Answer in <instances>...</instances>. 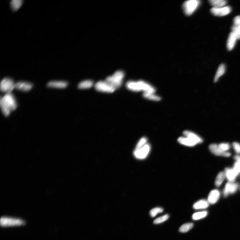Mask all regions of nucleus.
Instances as JSON below:
<instances>
[{"instance_id":"f3484780","label":"nucleus","mask_w":240,"mask_h":240,"mask_svg":"<svg viewBox=\"0 0 240 240\" xmlns=\"http://www.w3.org/2000/svg\"><path fill=\"white\" fill-rule=\"evenodd\" d=\"M183 135L185 137H187L195 142L196 144H200L203 142V140L197 134L189 131H184Z\"/></svg>"},{"instance_id":"5701e85b","label":"nucleus","mask_w":240,"mask_h":240,"mask_svg":"<svg viewBox=\"0 0 240 240\" xmlns=\"http://www.w3.org/2000/svg\"><path fill=\"white\" fill-rule=\"evenodd\" d=\"M225 172H221L218 174L215 181V185L217 187H219L223 183L226 177Z\"/></svg>"},{"instance_id":"2eb2a0df","label":"nucleus","mask_w":240,"mask_h":240,"mask_svg":"<svg viewBox=\"0 0 240 240\" xmlns=\"http://www.w3.org/2000/svg\"><path fill=\"white\" fill-rule=\"evenodd\" d=\"M220 196L219 190L216 189L212 190L209 195L208 201L209 204H214L219 200Z\"/></svg>"},{"instance_id":"f03ea898","label":"nucleus","mask_w":240,"mask_h":240,"mask_svg":"<svg viewBox=\"0 0 240 240\" xmlns=\"http://www.w3.org/2000/svg\"><path fill=\"white\" fill-rule=\"evenodd\" d=\"M126 86L129 90L135 92L143 91L145 93L155 94L156 90L154 87L143 80L130 81Z\"/></svg>"},{"instance_id":"20e7f679","label":"nucleus","mask_w":240,"mask_h":240,"mask_svg":"<svg viewBox=\"0 0 240 240\" xmlns=\"http://www.w3.org/2000/svg\"><path fill=\"white\" fill-rule=\"evenodd\" d=\"M124 76V72L118 70L112 75L108 76L106 80L116 89L122 85Z\"/></svg>"},{"instance_id":"4be33fe9","label":"nucleus","mask_w":240,"mask_h":240,"mask_svg":"<svg viewBox=\"0 0 240 240\" xmlns=\"http://www.w3.org/2000/svg\"><path fill=\"white\" fill-rule=\"evenodd\" d=\"M209 2L214 8H216L225 7L227 3L225 0H210Z\"/></svg>"},{"instance_id":"bb28decb","label":"nucleus","mask_w":240,"mask_h":240,"mask_svg":"<svg viewBox=\"0 0 240 240\" xmlns=\"http://www.w3.org/2000/svg\"><path fill=\"white\" fill-rule=\"evenodd\" d=\"M143 96L145 98L149 100L155 101H159L161 100V98L155 94L145 93H144Z\"/></svg>"},{"instance_id":"4468645a","label":"nucleus","mask_w":240,"mask_h":240,"mask_svg":"<svg viewBox=\"0 0 240 240\" xmlns=\"http://www.w3.org/2000/svg\"><path fill=\"white\" fill-rule=\"evenodd\" d=\"M68 83L64 81H52L49 82L47 86L50 88L64 89L67 86Z\"/></svg>"},{"instance_id":"7c9ffc66","label":"nucleus","mask_w":240,"mask_h":240,"mask_svg":"<svg viewBox=\"0 0 240 240\" xmlns=\"http://www.w3.org/2000/svg\"><path fill=\"white\" fill-rule=\"evenodd\" d=\"M147 141L148 139L144 137L141 138L136 145L135 149H139L144 146L147 144Z\"/></svg>"},{"instance_id":"6e6552de","label":"nucleus","mask_w":240,"mask_h":240,"mask_svg":"<svg viewBox=\"0 0 240 240\" xmlns=\"http://www.w3.org/2000/svg\"><path fill=\"white\" fill-rule=\"evenodd\" d=\"M95 87L96 90L98 91L107 93L113 92L116 90L106 80L98 82L95 84Z\"/></svg>"},{"instance_id":"dca6fc26","label":"nucleus","mask_w":240,"mask_h":240,"mask_svg":"<svg viewBox=\"0 0 240 240\" xmlns=\"http://www.w3.org/2000/svg\"><path fill=\"white\" fill-rule=\"evenodd\" d=\"M237 40V39L236 35L232 31L229 35L227 41V47L228 51H231L234 48Z\"/></svg>"},{"instance_id":"a878e982","label":"nucleus","mask_w":240,"mask_h":240,"mask_svg":"<svg viewBox=\"0 0 240 240\" xmlns=\"http://www.w3.org/2000/svg\"><path fill=\"white\" fill-rule=\"evenodd\" d=\"M194 224L193 223H185L179 229L180 232L185 233L188 232L193 227Z\"/></svg>"},{"instance_id":"aec40b11","label":"nucleus","mask_w":240,"mask_h":240,"mask_svg":"<svg viewBox=\"0 0 240 240\" xmlns=\"http://www.w3.org/2000/svg\"><path fill=\"white\" fill-rule=\"evenodd\" d=\"M225 72L226 66L225 65L223 64H221L218 68L215 75L214 79L215 82H216L220 77L225 74Z\"/></svg>"},{"instance_id":"f704fd0d","label":"nucleus","mask_w":240,"mask_h":240,"mask_svg":"<svg viewBox=\"0 0 240 240\" xmlns=\"http://www.w3.org/2000/svg\"><path fill=\"white\" fill-rule=\"evenodd\" d=\"M234 25L239 26L240 25V15H238L234 18L233 19Z\"/></svg>"},{"instance_id":"b1692460","label":"nucleus","mask_w":240,"mask_h":240,"mask_svg":"<svg viewBox=\"0 0 240 240\" xmlns=\"http://www.w3.org/2000/svg\"><path fill=\"white\" fill-rule=\"evenodd\" d=\"M208 214V212L206 211L195 213L193 215V219L194 220L196 221L203 219L207 216Z\"/></svg>"},{"instance_id":"7ed1b4c3","label":"nucleus","mask_w":240,"mask_h":240,"mask_svg":"<svg viewBox=\"0 0 240 240\" xmlns=\"http://www.w3.org/2000/svg\"><path fill=\"white\" fill-rule=\"evenodd\" d=\"M26 223L24 219L12 216H3L0 220V225L3 227L21 226L25 225Z\"/></svg>"},{"instance_id":"c756f323","label":"nucleus","mask_w":240,"mask_h":240,"mask_svg":"<svg viewBox=\"0 0 240 240\" xmlns=\"http://www.w3.org/2000/svg\"><path fill=\"white\" fill-rule=\"evenodd\" d=\"M169 217L168 215H166L161 217L157 218L154 221V223L155 224H159L167 220Z\"/></svg>"},{"instance_id":"393cba45","label":"nucleus","mask_w":240,"mask_h":240,"mask_svg":"<svg viewBox=\"0 0 240 240\" xmlns=\"http://www.w3.org/2000/svg\"><path fill=\"white\" fill-rule=\"evenodd\" d=\"M23 1L22 0H13L10 2V6L14 11L19 9L22 4Z\"/></svg>"},{"instance_id":"c85d7f7f","label":"nucleus","mask_w":240,"mask_h":240,"mask_svg":"<svg viewBox=\"0 0 240 240\" xmlns=\"http://www.w3.org/2000/svg\"><path fill=\"white\" fill-rule=\"evenodd\" d=\"M163 211V210L161 208H156L152 209L150 210V216L152 217H155L157 214L161 213Z\"/></svg>"},{"instance_id":"cd10ccee","label":"nucleus","mask_w":240,"mask_h":240,"mask_svg":"<svg viewBox=\"0 0 240 240\" xmlns=\"http://www.w3.org/2000/svg\"><path fill=\"white\" fill-rule=\"evenodd\" d=\"M234 159L236 160L234 163L233 168L237 172H240V155H236L234 156Z\"/></svg>"},{"instance_id":"423d86ee","label":"nucleus","mask_w":240,"mask_h":240,"mask_svg":"<svg viewBox=\"0 0 240 240\" xmlns=\"http://www.w3.org/2000/svg\"><path fill=\"white\" fill-rule=\"evenodd\" d=\"M200 3V1L197 0H190L185 2L183 5L185 13L187 15L192 14L198 8Z\"/></svg>"},{"instance_id":"9d476101","label":"nucleus","mask_w":240,"mask_h":240,"mask_svg":"<svg viewBox=\"0 0 240 240\" xmlns=\"http://www.w3.org/2000/svg\"><path fill=\"white\" fill-rule=\"evenodd\" d=\"M210 151L214 155L220 156L230 157L231 156V153L225 151L220 148L218 145L216 144H212L209 146Z\"/></svg>"},{"instance_id":"f257e3e1","label":"nucleus","mask_w":240,"mask_h":240,"mask_svg":"<svg viewBox=\"0 0 240 240\" xmlns=\"http://www.w3.org/2000/svg\"><path fill=\"white\" fill-rule=\"evenodd\" d=\"M0 106L3 113L6 117L9 116L10 112L15 110L17 106L15 98L11 93L1 97Z\"/></svg>"},{"instance_id":"6ab92c4d","label":"nucleus","mask_w":240,"mask_h":240,"mask_svg":"<svg viewBox=\"0 0 240 240\" xmlns=\"http://www.w3.org/2000/svg\"><path fill=\"white\" fill-rule=\"evenodd\" d=\"M178 142L183 145L188 146H194L196 144L194 141L186 137H181L178 139Z\"/></svg>"},{"instance_id":"2f4dec72","label":"nucleus","mask_w":240,"mask_h":240,"mask_svg":"<svg viewBox=\"0 0 240 240\" xmlns=\"http://www.w3.org/2000/svg\"><path fill=\"white\" fill-rule=\"evenodd\" d=\"M232 32L236 35L237 39L240 40V25L235 26L233 25L232 29Z\"/></svg>"},{"instance_id":"39448f33","label":"nucleus","mask_w":240,"mask_h":240,"mask_svg":"<svg viewBox=\"0 0 240 240\" xmlns=\"http://www.w3.org/2000/svg\"><path fill=\"white\" fill-rule=\"evenodd\" d=\"M15 84L14 80L9 78L3 79L1 83V91L6 94L11 93L15 88Z\"/></svg>"},{"instance_id":"0eeeda50","label":"nucleus","mask_w":240,"mask_h":240,"mask_svg":"<svg viewBox=\"0 0 240 240\" xmlns=\"http://www.w3.org/2000/svg\"><path fill=\"white\" fill-rule=\"evenodd\" d=\"M150 150V145L147 143L141 148L135 149L134 151V155L136 159L143 160L148 155Z\"/></svg>"},{"instance_id":"f8f14e48","label":"nucleus","mask_w":240,"mask_h":240,"mask_svg":"<svg viewBox=\"0 0 240 240\" xmlns=\"http://www.w3.org/2000/svg\"><path fill=\"white\" fill-rule=\"evenodd\" d=\"M32 84L28 82L20 81L15 84V89L21 91H28L32 88Z\"/></svg>"},{"instance_id":"473e14b6","label":"nucleus","mask_w":240,"mask_h":240,"mask_svg":"<svg viewBox=\"0 0 240 240\" xmlns=\"http://www.w3.org/2000/svg\"><path fill=\"white\" fill-rule=\"evenodd\" d=\"M218 145L220 149L225 151H227L231 148L230 145L227 143H222Z\"/></svg>"},{"instance_id":"1a4fd4ad","label":"nucleus","mask_w":240,"mask_h":240,"mask_svg":"<svg viewBox=\"0 0 240 240\" xmlns=\"http://www.w3.org/2000/svg\"><path fill=\"white\" fill-rule=\"evenodd\" d=\"M231 11V8L230 7L226 6L219 8L213 7L211 9L210 12L215 16H222L230 13Z\"/></svg>"},{"instance_id":"a211bd4d","label":"nucleus","mask_w":240,"mask_h":240,"mask_svg":"<svg viewBox=\"0 0 240 240\" xmlns=\"http://www.w3.org/2000/svg\"><path fill=\"white\" fill-rule=\"evenodd\" d=\"M209 203L205 200H201L196 202L193 205V208L195 210L204 209L208 208Z\"/></svg>"},{"instance_id":"ddd939ff","label":"nucleus","mask_w":240,"mask_h":240,"mask_svg":"<svg viewBox=\"0 0 240 240\" xmlns=\"http://www.w3.org/2000/svg\"><path fill=\"white\" fill-rule=\"evenodd\" d=\"M226 177L229 182L233 183L239 173L237 172L233 168H227L225 169Z\"/></svg>"},{"instance_id":"72a5a7b5","label":"nucleus","mask_w":240,"mask_h":240,"mask_svg":"<svg viewBox=\"0 0 240 240\" xmlns=\"http://www.w3.org/2000/svg\"><path fill=\"white\" fill-rule=\"evenodd\" d=\"M233 148L236 152L238 154H240V144L237 142H234L233 143Z\"/></svg>"},{"instance_id":"9b49d317","label":"nucleus","mask_w":240,"mask_h":240,"mask_svg":"<svg viewBox=\"0 0 240 240\" xmlns=\"http://www.w3.org/2000/svg\"><path fill=\"white\" fill-rule=\"evenodd\" d=\"M238 184L237 183L229 182L227 183L223 190V194L225 197H226L229 194L236 193L238 189Z\"/></svg>"},{"instance_id":"412c9836","label":"nucleus","mask_w":240,"mask_h":240,"mask_svg":"<svg viewBox=\"0 0 240 240\" xmlns=\"http://www.w3.org/2000/svg\"><path fill=\"white\" fill-rule=\"evenodd\" d=\"M93 85V82L91 80H85L81 82L78 85V88L80 89H88Z\"/></svg>"}]
</instances>
